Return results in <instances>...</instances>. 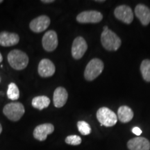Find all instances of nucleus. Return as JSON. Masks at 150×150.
Segmentation results:
<instances>
[{
  "mask_svg": "<svg viewBox=\"0 0 150 150\" xmlns=\"http://www.w3.org/2000/svg\"><path fill=\"white\" fill-rule=\"evenodd\" d=\"M8 61L11 67L16 70L26 68L29 63L27 54L19 50H13L8 54Z\"/></svg>",
  "mask_w": 150,
  "mask_h": 150,
  "instance_id": "nucleus-1",
  "label": "nucleus"
},
{
  "mask_svg": "<svg viewBox=\"0 0 150 150\" xmlns=\"http://www.w3.org/2000/svg\"><path fill=\"white\" fill-rule=\"evenodd\" d=\"M101 42L105 50L111 52L117 51L122 44L121 39L110 29L103 31L101 35Z\"/></svg>",
  "mask_w": 150,
  "mask_h": 150,
  "instance_id": "nucleus-2",
  "label": "nucleus"
},
{
  "mask_svg": "<svg viewBox=\"0 0 150 150\" xmlns=\"http://www.w3.org/2000/svg\"><path fill=\"white\" fill-rule=\"evenodd\" d=\"M25 110L23 104L20 102H11L7 104L3 108V112L8 120L18 122L21 119Z\"/></svg>",
  "mask_w": 150,
  "mask_h": 150,
  "instance_id": "nucleus-3",
  "label": "nucleus"
},
{
  "mask_svg": "<svg viewBox=\"0 0 150 150\" xmlns=\"http://www.w3.org/2000/svg\"><path fill=\"white\" fill-rule=\"evenodd\" d=\"M104 63L99 59H93L86 65L84 77L87 81H91L101 74L104 70Z\"/></svg>",
  "mask_w": 150,
  "mask_h": 150,
  "instance_id": "nucleus-4",
  "label": "nucleus"
},
{
  "mask_svg": "<svg viewBox=\"0 0 150 150\" xmlns=\"http://www.w3.org/2000/svg\"><path fill=\"white\" fill-rule=\"evenodd\" d=\"M97 118L101 124V126L107 127H113L117 122V115L107 107L99 108L97 112Z\"/></svg>",
  "mask_w": 150,
  "mask_h": 150,
  "instance_id": "nucleus-5",
  "label": "nucleus"
},
{
  "mask_svg": "<svg viewBox=\"0 0 150 150\" xmlns=\"http://www.w3.org/2000/svg\"><path fill=\"white\" fill-rule=\"evenodd\" d=\"M103 19L100 12L97 11H86L80 13L76 16V21L79 23H98Z\"/></svg>",
  "mask_w": 150,
  "mask_h": 150,
  "instance_id": "nucleus-6",
  "label": "nucleus"
},
{
  "mask_svg": "<svg viewBox=\"0 0 150 150\" xmlns=\"http://www.w3.org/2000/svg\"><path fill=\"white\" fill-rule=\"evenodd\" d=\"M88 50V45L85 39L78 36L73 41L72 45V56L74 59L79 60L83 57Z\"/></svg>",
  "mask_w": 150,
  "mask_h": 150,
  "instance_id": "nucleus-7",
  "label": "nucleus"
},
{
  "mask_svg": "<svg viewBox=\"0 0 150 150\" xmlns=\"http://www.w3.org/2000/svg\"><path fill=\"white\" fill-rule=\"evenodd\" d=\"M114 15L117 20L127 24H131L134 20L132 9L127 5H121L116 7L114 11Z\"/></svg>",
  "mask_w": 150,
  "mask_h": 150,
  "instance_id": "nucleus-8",
  "label": "nucleus"
},
{
  "mask_svg": "<svg viewBox=\"0 0 150 150\" xmlns=\"http://www.w3.org/2000/svg\"><path fill=\"white\" fill-rule=\"evenodd\" d=\"M42 44L44 50L47 52H53L59 44L57 34L53 30L47 31L43 35Z\"/></svg>",
  "mask_w": 150,
  "mask_h": 150,
  "instance_id": "nucleus-9",
  "label": "nucleus"
},
{
  "mask_svg": "<svg viewBox=\"0 0 150 150\" xmlns=\"http://www.w3.org/2000/svg\"><path fill=\"white\" fill-rule=\"evenodd\" d=\"M54 131V127L52 124L45 123L38 125L33 131V137L39 141H45L48 135L52 134Z\"/></svg>",
  "mask_w": 150,
  "mask_h": 150,
  "instance_id": "nucleus-10",
  "label": "nucleus"
},
{
  "mask_svg": "<svg viewBox=\"0 0 150 150\" xmlns=\"http://www.w3.org/2000/svg\"><path fill=\"white\" fill-rule=\"evenodd\" d=\"M50 22L51 21L48 16H40L30 22V29L35 33H41L47 29Z\"/></svg>",
  "mask_w": 150,
  "mask_h": 150,
  "instance_id": "nucleus-11",
  "label": "nucleus"
},
{
  "mask_svg": "<svg viewBox=\"0 0 150 150\" xmlns=\"http://www.w3.org/2000/svg\"><path fill=\"white\" fill-rule=\"evenodd\" d=\"M55 65L50 60L44 59L41 60L39 63L38 72L41 77L47 78L53 76L55 73Z\"/></svg>",
  "mask_w": 150,
  "mask_h": 150,
  "instance_id": "nucleus-12",
  "label": "nucleus"
},
{
  "mask_svg": "<svg viewBox=\"0 0 150 150\" xmlns=\"http://www.w3.org/2000/svg\"><path fill=\"white\" fill-rule=\"evenodd\" d=\"M129 150H149L150 142L143 137H136L127 142Z\"/></svg>",
  "mask_w": 150,
  "mask_h": 150,
  "instance_id": "nucleus-13",
  "label": "nucleus"
},
{
  "mask_svg": "<svg viewBox=\"0 0 150 150\" xmlns=\"http://www.w3.org/2000/svg\"><path fill=\"white\" fill-rule=\"evenodd\" d=\"M135 14L143 26L150 23V9L144 4H138L135 8Z\"/></svg>",
  "mask_w": 150,
  "mask_h": 150,
  "instance_id": "nucleus-14",
  "label": "nucleus"
},
{
  "mask_svg": "<svg viewBox=\"0 0 150 150\" xmlns=\"http://www.w3.org/2000/svg\"><path fill=\"white\" fill-rule=\"evenodd\" d=\"M68 94L65 88L63 87H58L54 93V105L56 108H61L66 104Z\"/></svg>",
  "mask_w": 150,
  "mask_h": 150,
  "instance_id": "nucleus-15",
  "label": "nucleus"
},
{
  "mask_svg": "<svg viewBox=\"0 0 150 150\" xmlns=\"http://www.w3.org/2000/svg\"><path fill=\"white\" fill-rule=\"evenodd\" d=\"M20 41V37L17 33L3 31L0 33V45L2 47L14 46Z\"/></svg>",
  "mask_w": 150,
  "mask_h": 150,
  "instance_id": "nucleus-16",
  "label": "nucleus"
},
{
  "mask_svg": "<svg viewBox=\"0 0 150 150\" xmlns=\"http://www.w3.org/2000/svg\"><path fill=\"white\" fill-rule=\"evenodd\" d=\"M117 117L121 122L127 123L134 117V112L129 106H122L118 108Z\"/></svg>",
  "mask_w": 150,
  "mask_h": 150,
  "instance_id": "nucleus-17",
  "label": "nucleus"
},
{
  "mask_svg": "<svg viewBox=\"0 0 150 150\" xmlns=\"http://www.w3.org/2000/svg\"><path fill=\"white\" fill-rule=\"evenodd\" d=\"M32 106L38 110L47 108L50 104V99L47 96H38L32 99Z\"/></svg>",
  "mask_w": 150,
  "mask_h": 150,
  "instance_id": "nucleus-18",
  "label": "nucleus"
},
{
  "mask_svg": "<svg viewBox=\"0 0 150 150\" xmlns=\"http://www.w3.org/2000/svg\"><path fill=\"white\" fill-rule=\"evenodd\" d=\"M140 72L142 78L147 82H150V60H143L140 65Z\"/></svg>",
  "mask_w": 150,
  "mask_h": 150,
  "instance_id": "nucleus-19",
  "label": "nucleus"
},
{
  "mask_svg": "<svg viewBox=\"0 0 150 150\" xmlns=\"http://www.w3.org/2000/svg\"><path fill=\"white\" fill-rule=\"evenodd\" d=\"M7 96H8V99L13 101L18 100L19 99V97H20V91H19L18 86L16 83H11L9 84L8 91H7Z\"/></svg>",
  "mask_w": 150,
  "mask_h": 150,
  "instance_id": "nucleus-20",
  "label": "nucleus"
},
{
  "mask_svg": "<svg viewBox=\"0 0 150 150\" xmlns=\"http://www.w3.org/2000/svg\"><path fill=\"white\" fill-rule=\"evenodd\" d=\"M77 127L80 134L83 136H87L91 133V128L89 124L85 121H79Z\"/></svg>",
  "mask_w": 150,
  "mask_h": 150,
  "instance_id": "nucleus-21",
  "label": "nucleus"
},
{
  "mask_svg": "<svg viewBox=\"0 0 150 150\" xmlns=\"http://www.w3.org/2000/svg\"><path fill=\"white\" fill-rule=\"evenodd\" d=\"M81 138L76 135H71L65 138V142L70 145H79L81 143Z\"/></svg>",
  "mask_w": 150,
  "mask_h": 150,
  "instance_id": "nucleus-22",
  "label": "nucleus"
},
{
  "mask_svg": "<svg viewBox=\"0 0 150 150\" xmlns=\"http://www.w3.org/2000/svg\"><path fill=\"white\" fill-rule=\"evenodd\" d=\"M132 132L134 133L135 135H136V136H138L142 134L141 129H140L139 127H134V128L132 129Z\"/></svg>",
  "mask_w": 150,
  "mask_h": 150,
  "instance_id": "nucleus-23",
  "label": "nucleus"
},
{
  "mask_svg": "<svg viewBox=\"0 0 150 150\" xmlns=\"http://www.w3.org/2000/svg\"><path fill=\"white\" fill-rule=\"evenodd\" d=\"M41 2L44 3V4H50V3H52L54 2V0H42Z\"/></svg>",
  "mask_w": 150,
  "mask_h": 150,
  "instance_id": "nucleus-24",
  "label": "nucleus"
},
{
  "mask_svg": "<svg viewBox=\"0 0 150 150\" xmlns=\"http://www.w3.org/2000/svg\"><path fill=\"white\" fill-rule=\"evenodd\" d=\"M3 61V57H2V55H1V54L0 53V63H1Z\"/></svg>",
  "mask_w": 150,
  "mask_h": 150,
  "instance_id": "nucleus-25",
  "label": "nucleus"
},
{
  "mask_svg": "<svg viewBox=\"0 0 150 150\" xmlns=\"http://www.w3.org/2000/svg\"><path fill=\"white\" fill-rule=\"evenodd\" d=\"M107 30H108V27H107V26H104V31H107Z\"/></svg>",
  "mask_w": 150,
  "mask_h": 150,
  "instance_id": "nucleus-26",
  "label": "nucleus"
},
{
  "mask_svg": "<svg viewBox=\"0 0 150 150\" xmlns=\"http://www.w3.org/2000/svg\"><path fill=\"white\" fill-rule=\"evenodd\" d=\"M1 132H2V127H1V125L0 124V134H1Z\"/></svg>",
  "mask_w": 150,
  "mask_h": 150,
  "instance_id": "nucleus-27",
  "label": "nucleus"
},
{
  "mask_svg": "<svg viewBox=\"0 0 150 150\" xmlns=\"http://www.w3.org/2000/svg\"><path fill=\"white\" fill-rule=\"evenodd\" d=\"M95 1H96V2H104V0H99V1L98 0H96Z\"/></svg>",
  "mask_w": 150,
  "mask_h": 150,
  "instance_id": "nucleus-28",
  "label": "nucleus"
},
{
  "mask_svg": "<svg viewBox=\"0 0 150 150\" xmlns=\"http://www.w3.org/2000/svg\"><path fill=\"white\" fill-rule=\"evenodd\" d=\"M3 2V0H0V4H1Z\"/></svg>",
  "mask_w": 150,
  "mask_h": 150,
  "instance_id": "nucleus-29",
  "label": "nucleus"
}]
</instances>
